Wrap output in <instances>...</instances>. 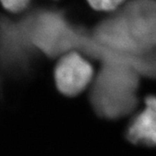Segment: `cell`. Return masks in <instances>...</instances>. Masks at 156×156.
<instances>
[{"instance_id":"obj_4","label":"cell","mask_w":156,"mask_h":156,"mask_svg":"<svg viewBox=\"0 0 156 156\" xmlns=\"http://www.w3.org/2000/svg\"><path fill=\"white\" fill-rule=\"evenodd\" d=\"M124 1L125 0H87L90 7L95 11L105 12L115 11L122 5Z\"/></svg>"},{"instance_id":"obj_3","label":"cell","mask_w":156,"mask_h":156,"mask_svg":"<svg viewBox=\"0 0 156 156\" xmlns=\"http://www.w3.org/2000/svg\"><path fill=\"white\" fill-rule=\"evenodd\" d=\"M128 139L135 144L156 147V96H148L145 107L128 126Z\"/></svg>"},{"instance_id":"obj_1","label":"cell","mask_w":156,"mask_h":156,"mask_svg":"<svg viewBox=\"0 0 156 156\" xmlns=\"http://www.w3.org/2000/svg\"><path fill=\"white\" fill-rule=\"evenodd\" d=\"M116 49L140 53L156 46V1L134 0L115 17Z\"/></svg>"},{"instance_id":"obj_2","label":"cell","mask_w":156,"mask_h":156,"mask_svg":"<svg viewBox=\"0 0 156 156\" xmlns=\"http://www.w3.org/2000/svg\"><path fill=\"white\" fill-rule=\"evenodd\" d=\"M93 76L91 63L75 50L62 55L53 71L55 88L65 97L80 95L91 83Z\"/></svg>"},{"instance_id":"obj_5","label":"cell","mask_w":156,"mask_h":156,"mask_svg":"<svg viewBox=\"0 0 156 156\" xmlns=\"http://www.w3.org/2000/svg\"><path fill=\"white\" fill-rule=\"evenodd\" d=\"M32 0H0L2 6L11 13H20L28 8Z\"/></svg>"}]
</instances>
